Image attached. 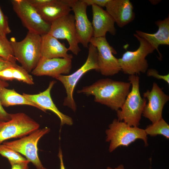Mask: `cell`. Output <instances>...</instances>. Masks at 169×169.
Wrapping results in <instances>:
<instances>
[{"mask_svg":"<svg viewBox=\"0 0 169 169\" xmlns=\"http://www.w3.org/2000/svg\"><path fill=\"white\" fill-rule=\"evenodd\" d=\"M129 82L109 78L101 79L77 91L87 96L93 95L94 101L116 111L120 109L130 92Z\"/></svg>","mask_w":169,"mask_h":169,"instance_id":"6da1fadb","label":"cell"},{"mask_svg":"<svg viewBox=\"0 0 169 169\" xmlns=\"http://www.w3.org/2000/svg\"><path fill=\"white\" fill-rule=\"evenodd\" d=\"M10 42L17 61L28 72H31L41 58V35L28 31L22 40L17 41L12 38Z\"/></svg>","mask_w":169,"mask_h":169,"instance_id":"7a4b0ae2","label":"cell"},{"mask_svg":"<svg viewBox=\"0 0 169 169\" xmlns=\"http://www.w3.org/2000/svg\"><path fill=\"white\" fill-rule=\"evenodd\" d=\"M128 80L131 89L120 109L116 111L117 115L119 120L123 121L131 126L138 127L146 100L141 95L139 77L130 75Z\"/></svg>","mask_w":169,"mask_h":169,"instance_id":"3957f363","label":"cell"},{"mask_svg":"<svg viewBox=\"0 0 169 169\" xmlns=\"http://www.w3.org/2000/svg\"><path fill=\"white\" fill-rule=\"evenodd\" d=\"M106 141L110 142L109 151L111 152L119 146H128L138 139L143 140L145 146L148 145V137L144 129L131 126L115 119L105 131Z\"/></svg>","mask_w":169,"mask_h":169,"instance_id":"277c9868","label":"cell"},{"mask_svg":"<svg viewBox=\"0 0 169 169\" xmlns=\"http://www.w3.org/2000/svg\"><path fill=\"white\" fill-rule=\"evenodd\" d=\"M88 54L85 63L73 74L67 75H60L55 78L61 82L66 90V96L64 100L63 105L75 112L77 106L73 98L74 90L78 82L86 72L91 70L99 72L98 64V52L96 48L90 43Z\"/></svg>","mask_w":169,"mask_h":169,"instance_id":"5b68a950","label":"cell"},{"mask_svg":"<svg viewBox=\"0 0 169 169\" xmlns=\"http://www.w3.org/2000/svg\"><path fill=\"white\" fill-rule=\"evenodd\" d=\"M134 35L139 42V48L134 51H127L118 59L121 70L129 75L146 73L148 67L146 57L155 50L145 39L136 33Z\"/></svg>","mask_w":169,"mask_h":169,"instance_id":"8992f818","label":"cell"},{"mask_svg":"<svg viewBox=\"0 0 169 169\" xmlns=\"http://www.w3.org/2000/svg\"><path fill=\"white\" fill-rule=\"evenodd\" d=\"M39 124L23 112L11 114V119L0 122V145L11 138H21L38 129Z\"/></svg>","mask_w":169,"mask_h":169,"instance_id":"52a82bcc","label":"cell"},{"mask_svg":"<svg viewBox=\"0 0 169 169\" xmlns=\"http://www.w3.org/2000/svg\"><path fill=\"white\" fill-rule=\"evenodd\" d=\"M50 131V129L47 127L38 129L19 139L6 141L2 144L24 156L37 169H47L44 166L39 158L38 143L40 139Z\"/></svg>","mask_w":169,"mask_h":169,"instance_id":"ba28073f","label":"cell"},{"mask_svg":"<svg viewBox=\"0 0 169 169\" xmlns=\"http://www.w3.org/2000/svg\"><path fill=\"white\" fill-rule=\"evenodd\" d=\"M13 9L29 31L40 35L48 33L51 23L45 21L28 0L11 1Z\"/></svg>","mask_w":169,"mask_h":169,"instance_id":"9c48e42d","label":"cell"},{"mask_svg":"<svg viewBox=\"0 0 169 169\" xmlns=\"http://www.w3.org/2000/svg\"><path fill=\"white\" fill-rule=\"evenodd\" d=\"M90 43L97 49L99 72L101 74L106 76H112L121 71L118 59L113 55L117 54L116 51L110 45L105 37H92Z\"/></svg>","mask_w":169,"mask_h":169,"instance_id":"30bf717a","label":"cell"},{"mask_svg":"<svg viewBox=\"0 0 169 169\" xmlns=\"http://www.w3.org/2000/svg\"><path fill=\"white\" fill-rule=\"evenodd\" d=\"M48 33L57 39L66 40L69 45V50L74 55L80 52L73 15L69 13L52 22Z\"/></svg>","mask_w":169,"mask_h":169,"instance_id":"8fae6325","label":"cell"},{"mask_svg":"<svg viewBox=\"0 0 169 169\" xmlns=\"http://www.w3.org/2000/svg\"><path fill=\"white\" fill-rule=\"evenodd\" d=\"M66 1L74 13L75 28L79 42L84 47L88 48L90 41L93 37V29L87 15L88 6L82 0Z\"/></svg>","mask_w":169,"mask_h":169,"instance_id":"7c38bea8","label":"cell"},{"mask_svg":"<svg viewBox=\"0 0 169 169\" xmlns=\"http://www.w3.org/2000/svg\"><path fill=\"white\" fill-rule=\"evenodd\" d=\"M144 97L148 100L142 115L148 119L152 123L162 118L164 105L169 100V96L165 94L157 84L153 83L151 90H148L143 93Z\"/></svg>","mask_w":169,"mask_h":169,"instance_id":"4fadbf2b","label":"cell"},{"mask_svg":"<svg viewBox=\"0 0 169 169\" xmlns=\"http://www.w3.org/2000/svg\"><path fill=\"white\" fill-rule=\"evenodd\" d=\"M72 59L64 58H41L31 71L37 76H48L55 78L60 75L68 74L71 69Z\"/></svg>","mask_w":169,"mask_h":169,"instance_id":"5bb4252c","label":"cell"},{"mask_svg":"<svg viewBox=\"0 0 169 169\" xmlns=\"http://www.w3.org/2000/svg\"><path fill=\"white\" fill-rule=\"evenodd\" d=\"M56 81H50L47 88L44 91L36 94H28L23 93L26 98L39 106L42 111L46 112L49 110L55 114L59 118L61 125L66 124L73 125V122L72 118L60 112L54 103L51 96L50 91Z\"/></svg>","mask_w":169,"mask_h":169,"instance_id":"9a60e30c","label":"cell"},{"mask_svg":"<svg viewBox=\"0 0 169 169\" xmlns=\"http://www.w3.org/2000/svg\"><path fill=\"white\" fill-rule=\"evenodd\" d=\"M105 7L120 28H123L135 18L133 6L129 0H109Z\"/></svg>","mask_w":169,"mask_h":169,"instance_id":"2e32d148","label":"cell"},{"mask_svg":"<svg viewBox=\"0 0 169 169\" xmlns=\"http://www.w3.org/2000/svg\"><path fill=\"white\" fill-rule=\"evenodd\" d=\"M93 37H105L107 32L114 35L116 33L115 21L110 15L102 8L95 5L91 6Z\"/></svg>","mask_w":169,"mask_h":169,"instance_id":"e0dca14e","label":"cell"},{"mask_svg":"<svg viewBox=\"0 0 169 169\" xmlns=\"http://www.w3.org/2000/svg\"><path fill=\"white\" fill-rule=\"evenodd\" d=\"M41 58H60L72 59V54L68 53V48L64 44L48 33L41 35Z\"/></svg>","mask_w":169,"mask_h":169,"instance_id":"ac0fdd59","label":"cell"},{"mask_svg":"<svg viewBox=\"0 0 169 169\" xmlns=\"http://www.w3.org/2000/svg\"><path fill=\"white\" fill-rule=\"evenodd\" d=\"M158 28L157 31L153 33H149L139 30L136 31V34L145 39L157 51L160 59L162 57L158 49L160 45H169V17L163 20L155 22Z\"/></svg>","mask_w":169,"mask_h":169,"instance_id":"d6986e66","label":"cell"},{"mask_svg":"<svg viewBox=\"0 0 169 169\" xmlns=\"http://www.w3.org/2000/svg\"><path fill=\"white\" fill-rule=\"evenodd\" d=\"M35 8L42 18L50 23L72 10L66 0H52L45 5Z\"/></svg>","mask_w":169,"mask_h":169,"instance_id":"ffe728a7","label":"cell"},{"mask_svg":"<svg viewBox=\"0 0 169 169\" xmlns=\"http://www.w3.org/2000/svg\"><path fill=\"white\" fill-rule=\"evenodd\" d=\"M0 96L1 103L3 106L8 107L17 105H26L35 107L42 110L39 106L23 95L18 93L14 89L3 88L1 91Z\"/></svg>","mask_w":169,"mask_h":169,"instance_id":"44dd1931","label":"cell"},{"mask_svg":"<svg viewBox=\"0 0 169 169\" xmlns=\"http://www.w3.org/2000/svg\"><path fill=\"white\" fill-rule=\"evenodd\" d=\"M144 130L147 135L155 136L161 135L167 139L169 138V125L163 118L148 125Z\"/></svg>","mask_w":169,"mask_h":169,"instance_id":"7402d4cb","label":"cell"},{"mask_svg":"<svg viewBox=\"0 0 169 169\" xmlns=\"http://www.w3.org/2000/svg\"><path fill=\"white\" fill-rule=\"evenodd\" d=\"M0 57L13 63L17 60L14 57L10 41L7 37L0 35Z\"/></svg>","mask_w":169,"mask_h":169,"instance_id":"603a6c76","label":"cell"},{"mask_svg":"<svg viewBox=\"0 0 169 169\" xmlns=\"http://www.w3.org/2000/svg\"><path fill=\"white\" fill-rule=\"evenodd\" d=\"M0 154L7 158L10 164L23 162L28 160L18 152L3 144L0 145Z\"/></svg>","mask_w":169,"mask_h":169,"instance_id":"cb8c5ba5","label":"cell"},{"mask_svg":"<svg viewBox=\"0 0 169 169\" xmlns=\"http://www.w3.org/2000/svg\"><path fill=\"white\" fill-rule=\"evenodd\" d=\"M13 79L29 84H34L32 76L22 66L18 64L13 67Z\"/></svg>","mask_w":169,"mask_h":169,"instance_id":"d4e9b609","label":"cell"},{"mask_svg":"<svg viewBox=\"0 0 169 169\" xmlns=\"http://www.w3.org/2000/svg\"><path fill=\"white\" fill-rule=\"evenodd\" d=\"M11 32L8 18L3 13L0 7V35L7 37V35Z\"/></svg>","mask_w":169,"mask_h":169,"instance_id":"484cf974","label":"cell"},{"mask_svg":"<svg viewBox=\"0 0 169 169\" xmlns=\"http://www.w3.org/2000/svg\"><path fill=\"white\" fill-rule=\"evenodd\" d=\"M9 84L5 80L0 79V94L2 89L7 88ZM11 119V114L8 113L3 108L1 104L0 96V122L7 121Z\"/></svg>","mask_w":169,"mask_h":169,"instance_id":"4316f807","label":"cell"},{"mask_svg":"<svg viewBox=\"0 0 169 169\" xmlns=\"http://www.w3.org/2000/svg\"><path fill=\"white\" fill-rule=\"evenodd\" d=\"M147 75L148 77L152 76L158 79H162L169 84V74L162 75L160 74L159 72L156 69H149L146 71Z\"/></svg>","mask_w":169,"mask_h":169,"instance_id":"83f0119b","label":"cell"},{"mask_svg":"<svg viewBox=\"0 0 169 169\" xmlns=\"http://www.w3.org/2000/svg\"><path fill=\"white\" fill-rule=\"evenodd\" d=\"M87 6L95 5L101 8L105 7L109 0H82Z\"/></svg>","mask_w":169,"mask_h":169,"instance_id":"f1b7e54d","label":"cell"},{"mask_svg":"<svg viewBox=\"0 0 169 169\" xmlns=\"http://www.w3.org/2000/svg\"><path fill=\"white\" fill-rule=\"evenodd\" d=\"M16 63H13L0 57V71L8 68L15 66Z\"/></svg>","mask_w":169,"mask_h":169,"instance_id":"f546056e","label":"cell"},{"mask_svg":"<svg viewBox=\"0 0 169 169\" xmlns=\"http://www.w3.org/2000/svg\"><path fill=\"white\" fill-rule=\"evenodd\" d=\"M52 0H28L29 3L35 8L42 7L48 4Z\"/></svg>","mask_w":169,"mask_h":169,"instance_id":"4dcf8cb0","label":"cell"},{"mask_svg":"<svg viewBox=\"0 0 169 169\" xmlns=\"http://www.w3.org/2000/svg\"><path fill=\"white\" fill-rule=\"evenodd\" d=\"M29 162V161L27 160L23 162L11 164V169H29L28 164Z\"/></svg>","mask_w":169,"mask_h":169,"instance_id":"1f68e13d","label":"cell"},{"mask_svg":"<svg viewBox=\"0 0 169 169\" xmlns=\"http://www.w3.org/2000/svg\"><path fill=\"white\" fill-rule=\"evenodd\" d=\"M58 156L60 160V169H65L63 161V156L62 151L60 148L59 149Z\"/></svg>","mask_w":169,"mask_h":169,"instance_id":"d6a6232c","label":"cell"},{"mask_svg":"<svg viewBox=\"0 0 169 169\" xmlns=\"http://www.w3.org/2000/svg\"><path fill=\"white\" fill-rule=\"evenodd\" d=\"M106 169H125L124 166L122 164H120L118 166H117V167L114 168H111L110 167L108 166L107 167Z\"/></svg>","mask_w":169,"mask_h":169,"instance_id":"836d02e7","label":"cell"}]
</instances>
